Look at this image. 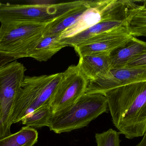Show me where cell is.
I'll return each mask as SVG.
<instances>
[{
  "label": "cell",
  "instance_id": "obj_17",
  "mask_svg": "<svg viewBox=\"0 0 146 146\" xmlns=\"http://www.w3.org/2000/svg\"><path fill=\"white\" fill-rule=\"evenodd\" d=\"M142 2L134 14L127 25L129 32L133 37H146V1Z\"/></svg>",
  "mask_w": 146,
  "mask_h": 146
},
{
  "label": "cell",
  "instance_id": "obj_14",
  "mask_svg": "<svg viewBox=\"0 0 146 146\" xmlns=\"http://www.w3.org/2000/svg\"><path fill=\"white\" fill-rule=\"evenodd\" d=\"M93 1H86L84 3L73 9L62 16L46 25L43 36L60 35L73 25L90 7Z\"/></svg>",
  "mask_w": 146,
  "mask_h": 146
},
{
  "label": "cell",
  "instance_id": "obj_7",
  "mask_svg": "<svg viewBox=\"0 0 146 146\" xmlns=\"http://www.w3.org/2000/svg\"><path fill=\"white\" fill-rule=\"evenodd\" d=\"M139 7L133 1H121L101 21L73 37L60 40L66 47L74 48L94 36L117 27L127 26L129 20Z\"/></svg>",
  "mask_w": 146,
  "mask_h": 146
},
{
  "label": "cell",
  "instance_id": "obj_18",
  "mask_svg": "<svg viewBox=\"0 0 146 146\" xmlns=\"http://www.w3.org/2000/svg\"><path fill=\"white\" fill-rule=\"evenodd\" d=\"M52 113L50 105H45L27 115L21 122L23 125L32 128L48 127L49 120Z\"/></svg>",
  "mask_w": 146,
  "mask_h": 146
},
{
  "label": "cell",
  "instance_id": "obj_15",
  "mask_svg": "<svg viewBox=\"0 0 146 146\" xmlns=\"http://www.w3.org/2000/svg\"><path fill=\"white\" fill-rule=\"evenodd\" d=\"M60 35L43 36L29 54L31 57L39 62L47 61L55 54L66 47L60 40Z\"/></svg>",
  "mask_w": 146,
  "mask_h": 146
},
{
  "label": "cell",
  "instance_id": "obj_5",
  "mask_svg": "<svg viewBox=\"0 0 146 146\" xmlns=\"http://www.w3.org/2000/svg\"><path fill=\"white\" fill-rule=\"evenodd\" d=\"M26 68L13 61L0 68V139L12 134V117Z\"/></svg>",
  "mask_w": 146,
  "mask_h": 146
},
{
  "label": "cell",
  "instance_id": "obj_8",
  "mask_svg": "<svg viewBox=\"0 0 146 146\" xmlns=\"http://www.w3.org/2000/svg\"><path fill=\"white\" fill-rule=\"evenodd\" d=\"M89 81L79 65H72L62 73L50 106L53 113L76 103L86 93Z\"/></svg>",
  "mask_w": 146,
  "mask_h": 146
},
{
  "label": "cell",
  "instance_id": "obj_21",
  "mask_svg": "<svg viewBox=\"0 0 146 146\" xmlns=\"http://www.w3.org/2000/svg\"><path fill=\"white\" fill-rule=\"evenodd\" d=\"M16 60V58L9 55L0 52V68Z\"/></svg>",
  "mask_w": 146,
  "mask_h": 146
},
{
  "label": "cell",
  "instance_id": "obj_3",
  "mask_svg": "<svg viewBox=\"0 0 146 146\" xmlns=\"http://www.w3.org/2000/svg\"><path fill=\"white\" fill-rule=\"evenodd\" d=\"M86 0L58 3L17 4L0 2V22L48 24L83 4Z\"/></svg>",
  "mask_w": 146,
  "mask_h": 146
},
{
  "label": "cell",
  "instance_id": "obj_6",
  "mask_svg": "<svg viewBox=\"0 0 146 146\" xmlns=\"http://www.w3.org/2000/svg\"><path fill=\"white\" fill-rule=\"evenodd\" d=\"M52 75L25 76L17 94L12 117L17 123L39 108L50 104L51 94L46 85Z\"/></svg>",
  "mask_w": 146,
  "mask_h": 146
},
{
  "label": "cell",
  "instance_id": "obj_1",
  "mask_svg": "<svg viewBox=\"0 0 146 146\" xmlns=\"http://www.w3.org/2000/svg\"><path fill=\"white\" fill-rule=\"evenodd\" d=\"M114 126L127 139L146 131V81L117 87L105 94Z\"/></svg>",
  "mask_w": 146,
  "mask_h": 146
},
{
  "label": "cell",
  "instance_id": "obj_20",
  "mask_svg": "<svg viewBox=\"0 0 146 146\" xmlns=\"http://www.w3.org/2000/svg\"><path fill=\"white\" fill-rule=\"evenodd\" d=\"M124 67L128 68L146 67V52L133 59Z\"/></svg>",
  "mask_w": 146,
  "mask_h": 146
},
{
  "label": "cell",
  "instance_id": "obj_19",
  "mask_svg": "<svg viewBox=\"0 0 146 146\" xmlns=\"http://www.w3.org/2000/svg\"><path fill=\"white\" fill-rule=\"evenodd\" d=\"M119 135L118 132L111 129L101 133H96L97 146H120Z\"/></svg>",
  "mask_w": 146,
  "mask_h": 146
},
{
  "label": "cell",
  "instance_id": "obj_4",
  "mask_svg": "<svg viewBox=\"0 0 146 146\" xmlns=\"http://www.w3.org/2000/svg\"><path fill=\"white\" fill-rule=\"evenodd\" d=\"M48 24L9 22L0 26V52L16 59L29 57Z\"/></svg>",
  "mask_w": 146,
  "mask_h": 146
},
{
  "label": "cell",
  "instance_id": "obj_9",
  "mask_svg": "<svg viewBox=\"0 0 146 146\" xmlns=\"http://www.w3.org/2000/svg\"><path fill=\"white\" fill-rule=\"evenodd\" d=\"M146 81V67L121 68L111 69L107 73L99 75L88 82L86 93L100 94L121 86L134 82Z\"/></svg>",
  "mask_w": 146,
  "mask_h": 146
},
{
  "label": "cell",
  "instance_id": "obj_2",
  "mask_svg": "<svg viewBox=\"0 0 146 146\" xmlns=\"http://www.w3.org/2000/svg\"><path fill=\"white\" fill-rule=\"evenodd\" d=\"M108 109L105 96L85 93L74 104L52 113L48 127L56 134L70 132L86 127Z\"/></svg>",
  "mask_w": 146,
  "mask_h": 146
},
{
  "label": "cell",
  "instance_id": "obj_16",
  "mask_svg": "<svg viewBox=\"0 0 146 146\" xmlns=\"http://www.w3.org/2000/svg\"><path fill=\"white\" fill-rule=\"evenodd\" d=\"M38 139L37 130L26 126L15 133L0 139V146H33Z\"/></svg>",
  "mask_w": 146,
  "mask_h": 146
},
{
  "label": "cell",
  "instance_id": "obj_11",
  "mask_svg": "<svg viewBox=\"0 0 146 146\" xmlns=\"http://www.w3.org/2000/svg\"><path fill=\"white\" fill-rule=\"evenodd\" d=\"M110 0L93 1L90 7L73 25L62 33L60 39L73 37L92 26L107 16Z\"/></svg>",
  "mask_w": 146,
  "mask_h": 146
},
{
  "label": "cell",
  "instance_id": "obj_12",
  "mask_svg": "<svg viewBox=\"0 0 146 146\" xmlns=\"http://www.w3.org/2000/svg\"><path fill=\"white\" fill-rule=\"evenodd\" d=\"M145 52L146 42L133 37L125 44L110 53L111 69L124 67L133 59Z\"/></svg>",
  "mask_w": 146,
  "mask_h": 146
},
{
  "label": "cell",
  "instance_id": "obj_10",
  "mask_svg": "<svg viewBox=\"0 0 146 146\" xmlns=\"http://www.w3.org/2000/svg\"><path fill=\"white\" fill-rule=\"evenodd\" d=\"M133 37L127 26L121 27L92 37L74 48L79 57L110 54L125 44Z\"/></svg>",
  "mask_w": 146,
  "mask_h": 146
},
{
  "label": "cell",
  "instance_id": "obj_22",
  "mask_svg": "<svg viewBox=\"0 0 146 146\" xmlns=\"http://www.w3.org/2000/svg\"><path fill=\"white\" fill-rule=\"evenodd\" d=\"M136 146H146V131L141 141Z\"/></svg>",
  "mask_w": 146,
  "mask_h": 146
},
{
  "label": "cell",
  "instance_id": "obj_13",
  "mask_svg": "<svg viewBox=\"0 0 146 146\" xmlns=\"http://www.w3.org/2000/svg\"><path fill=\"white\" fill-rule=\"evenodd\" d=\"M79 57L78 65L89 81L93 80L99 75L107 73L111 69L110 54L86 55Z\"/></svg>",
  "mask_w": 146,
  "mask_h": 146
}]
</instances>
